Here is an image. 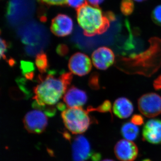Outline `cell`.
Here are the masks:
<instances>
[{"instance_id":"cell-34","label":"cell","mask_w":161,"mask_h":161,"mask_svg":"<svg viewBox=\"0 0 161 161\" xmlns=\"http://www.w3.org/2000/svg\"></svg>"},{"instance_id":"cell-23","label":"cell","mask_w":161,"mask_h":161,"mask_svg":"<svg viewBox=\"0 0 161 161\" xmlns=\"http://www.w3.org/2000/svg\"><path fill=\"white\" fill-rule=\"evenodd\" d=\"M8 44L6 40L1 38V58L3 59H6V57L5 53L7 52Z\"/></svg>"},{"instance_id":"cell-20","label":"cell","mask_w":161,"mask_h":161,"mask_svg":"<svg viewBox=\"0 0 161 161\" xmlns=\"http://www.w3.org/2000/svg\"><path fill=\"white\" fill-rule=\"evenodd\" d=\"M151 17L153 23L161 26V5L157 6L153 10Z\"/></svg>"},{"instance_id":"cell-29","label":"cell","mask_w":161,"mask_h":161,"mask_svg":"<svg viewBox=\"0 0 161 161\" xmlns=\"http://www.w3.org/2000/svg\"><path fill=\"white\" fill-rule=\"evenodd\" d=\"M87 3H90L91 5L95 6H98L102 4L104 0H86Z\"/></svg>"},{"instance_id":"cell-33","label":"cell","mask_w":161,"mask_h":161,"mask_svg":"<svg viewBox=\"0 0 161 161\" xmlns=\"http://www.w3.org/2000/svg\"><path fill=\"white\" fill-rule=\"evenodd\" d=\"M143 161H150V160L146 159V160H144Z\"/></svg>"},{"instance_id":"cell-32","label":"cell","mask_w":161,"mask_h":161,"mask_svg":"<svg viewBox=\"0 0 161 161\" xmlns=\"http://www.w3.org/2000/svg\"><path fill=\"white\" fill-rule=\"evenodd\" d=\"M102 161H114L112 160H111V159H105V160H104Z\"/></svg>"},{"instance_id":"cell-3","label":"cell","mask_w":161,"mask_h":161,"mask_svg":"<svg viewBox=\"0 0 161 161\" xmlns=\"http://www.w3.org/2000/svg\"><path fill=\"white\" fill-rule=\"evenodd\" d=\"M78 24L87 36L103 34L110 26V21L98 6L87 3L77 9Z\"/></svg>"},{"instance_id":"cell-18","label":"cell","mask_w":161,"mask_h":161,"mask_svg":"<svg viewBox=\"0 0 161 161\" xmlns=\"http://www.w3.org/2000/svg\"><path fill=\"white\" fill-rule=\"evenodd\" d=\"M21 68L27 79H32L34 76V66L33 64L26 61H21Z\"/></svg>"},{"instance_id":"cell-2","label":"cell","mask_w":161,"mask_h":161,"mask_svg":"<svg viewBox=\"0 0 161 161\" xmlns=\"http://www.w3.org/2000/svg\"><path fill=\"white\" fill-rule=\"evenodd\" d=\"M56 75L57 72L53 70L39 76V84L33 90L35 101L32 106L36 109L43 110L45 107L54 105L66 93L71 82L72 74L63 72L59 77Z\"/></svg>"},{"instance_id":"cell-15","label":"cell","mask_w":161,"mask_h":161,"mask_svg":"<svg viewBox=\"0 0 161 161\" xmlns=\"http://www.w3.org/2000/svg\"><path fill=\"white\" fill-rule=\"evenodd\" d=\"M121 132L125 139L132 141L137 138L139 130L136 125L129 122L125 123L123 125L121 129Z\"/></svg>"},{"instance_id":"cell-22","label":"cell","mask_w":161,"mask_h":161,"mask_svg":"<svg viewBox=\"0 0 161 161\" xmlns=\"http://www.w3.org/2000/svg\"><path fill=\"white\" fill-rule=\"evenodd\" d=\"M87 3L86 0H67V4L73 8H79Z\"/></svg>"},{"instance_id":"cell-9","label":"cell","mask_w":161,"mask_h":161,"mask_svg":"<svg viewBox=\"0 0 161 161\" xmlns=\"http://www.w3.org/2000/svg\"><path fill=\"white\" fill-rule=\"evenodd\" d=\"M115 155L120 161H134L138 155L137 146L132 141L121 140L115 145Z\"/></svg>"},{"instance_id":"cell-14","label":"cell","mask_w":161,"mask_h":161,"mask_svg":"<svg viewBox=\"0 0 161 161\" xmlns=\"http://www.w3.org/2000/svg\"><path fill=\"white\" fill-rule=\"evenodd\" d=\"M134 107L131 101L125 97L116 99L113 105V112L120 119H126L133 113Z\"/></svg>"},{"instance_id":"cell-4","label":"cell","mask_w":161,"mask_h":161,"mask_svg":"<svg viewBox=\"0 0 161 161\" xmlns=\"http://www.w3.org/2000/svg\"><path fill=\"white\" fill-rule=\"evenodd\" d=\"M88 112L81 108H68L62 112L61 117L70 132L80 135L87 130L91 124Z\"/></svg>"},{"instance_id":"cell-19","label":"cell","mask_w":161,"mask_h":161,"mask_svg":"<svg viewBox=\"0 0 161 161\" xmlns=\"http://www.w3.org/2000/svg\"><path fill=\"white\" fill-rule=\"evenodd\" d=\"M88 112L91 111H98L100 112H109L112 114V103L109 100H105L100 106L96 108H88Z\"/></svg>"},{"instance_id":"cell-7","label":"cell","mask_w":161,"mask_h":161,"mask_svg":"<svg viewBox=\"0 0 161 161\" xmlns=\"http://www.w3.org/2000/svg\"><path fill=\"white\" fill-rule=\"evenodd\" d=\"M68 66L72 74L83 76L91 71L92 69V61L86 55L77 53L72 55L70 58Z\"/></svg>"},{"instance_id":"cell-31","label":"cell","mask_w":161,"mask_h":161,"mask_svg":"<svg viewBox=\"0 0 161 161\" xmlns=\"http://www.w3.org/2000/svg\"><path fill=\"white\" fill-rule=\"evenodd\" d=\"M134 1L138 2V3H141V2H144V1H147V0H134Z\"/></svg>"},{"instance_id":"cell-6","label":"cell","mask_w":161,"mask_h":161,"mask_svg":"<svg viewBox=\"0 0 161 161\" xmlns=\"http://www.w3.org/2000/svg\"><path fill=\"white\" fill-rule=\"evenodd\" d=\"M46 114L40 110L30 111L25 115L23 123L25 129L29 132L39 134L43 132L47 125Z\"/></svg>"},{"instance_id":"cell-10","label":"cell","mask_w":161,"mask_h":161,"mask_svg":"<svg viewBox=\"0 0 161 161\" xmlns=\"http://www.w3.org/2000/svg\"><path fill=\"white\" fill-rule=\"evenodd\" d=\"M74 23L71 18L64 14H59L52 21L50 29L52 32L58 37H64L71 33Z\"/></svg>"},{"instance_id":"cell-11","label":"cell","mask_w":161,"mask_h":161,"mask_svg":"<svg viewBox=\"0 0 161 161\" xmlns=\"http://www.w3.org/2000/svg\"><path fill=\"white\" fill-rule=\"evenodd\" d=\"M72 158L74 161H85L91 155V147L89 141L83 135L75 137L72 144Z\"/></svg>"},{"instance_id":"cell-16","label":"cell","mask_w":161,"mask_h":161,"mask_svg":"<svg viewBox=\"0 0 161 161\" xmlns=\"http://www.w3.org/2000/svg\"><path fill=\"white\" fill-rule=\"evenodd\" d=\"M36 64L38 70L42 74L47 72L48 68V62L47 57L45 53H40L37 55L36 59Z\"/></svg>"},{"instance_id":"cell-25","label":"cell","mask_w":161,"mask_h":161,"mask_svg":"<svg viewBox=\"0 0 161 161\" xmlns=\"http://www.w3.org/2000/svg\"><path fill=\"white\" fill-rule=\"evenodd\" d=\"M90 86L93 88L97 89L99 87L98 85V76L97 75H93L92 76V78H91L90 83Z\"/></svg>"},{"instance_id":"cell-12","label":"cell","mask_w":161,"mask_h":161,"mask_svg":"<svg viewBox=\"0 0 161 161\" xmlns=\"http://www.w3.org/2000/svg\"><path fill=\"white\" fill-rule=\"evenodd\" d=\"M144 139L150 143L161 144V120L151 119L146 123L143 130Z\"/></svg>"},{"instance_id":"cell-5","label":"cell","mask_w":161,"mask_h":161,"mask_svg":"<svg viewBox=\"0 0 161 161\" xmlns=\"http://www.w3.org/2000/svg\"><path fill=\"white\" fill-rule=\"evenodd\" d=\"M140 112L148 118H153L161 113V97L155 93L142 95L138 100Z\"/></svg>"},{"instance_id":"cell-13","label":"cell","mask_w":161,"mask_h":161,"mask_svg":"<svg viewBox=\"0 0 161 161\" xmlns=\"http://www.w3.org/2000/svg\"><path fill=\"white\" fill-rule=\"evenodd\" d=\"M63 100L69 108H81L87 101V95L84 91L72 86L64 94Z\"/></svg>"},{"instance_id":"cell-1","label":"cell","mask_w":161,"mask_h":161,"mask_svg":"<svg viewBox=\"0 0 161 161\" xmlns=\"http://www.w3.org/2000/svg\"><path fill=\"white\" fill-rule=\"evenodd\" d=\"M150 46L139 54H132L128 57H118L115 66L129 75H139L151 77L161 66V39L150 38Z\"/></svg>"},{"instance_id":"cell-28","label":"cell","mask_w":161,"mask_h":161,"mask_svg":"<svg viewBox=\"0 0 161 161\" xmlns=\"http://www.w3.org/2000/svg\"><path fill=\"white\" fill-rule=\"evenodd\" d=\"M153 87L156 90L161 91V75L154 80Z\"/></svg>"},{"instance_id":"cell-30","label":"cell","mask_w":161,"mask_h":161,"mask_svg":"<svg viewBox=\"0 0 161 161\" xmlns=\"http://www.w3.org/2000/svg\"><path fill=\"white\" fill-rule=\"evenodd\" d=\"M57 107H58V109L60 110L61 111H64L66 109L65 108V105L63 103H58V104L57 105Z\"/></svg>"},{"instance_id":"cell-27","label":"cell","mask_w":161,"mask_h":161,"mask_svg":"<svg viewBox=\"0 0 161 161\" xmlns=\"http://www.w3.org/2000/svg\"><path fill=\"white\" fill-rule=\"evenodd\" d=\"M105 15L110 22H115L116 19L115 14L112 11H107L105 13Z\"/></svg>"},{"instance_id":"cell-26","label":"cell","mask_w":161,"mask_h":161,"mask_svg":"<svg viewBox=\"0 0 161 161\" xmlns=\"http://www.w3.org/2000/svg\"><path fill=\"white\" fill-rule=\"evenodd\" d=\"M68 52V47L65 45L60 44L57 47V52L61 56L66 54Z\"/></svg>"},{"instance_id":"cell-17","label":"cell","mask_w":161,"mask_h":161,"mask_svg":"<svg viewBox=\"0 0 161 161\" xmlns=\"http://www.w3.org/2000/svg\"><path fill=\"white\" fill-rule=\"evenodd\" d=\"M135 9V5L132 0H122L120 5V9L122 13L126 16L131 15Z\"/></svg>"},{"instance_id":"cell-8","label":"cell","mask_w":161,"mask_h":161,"mask_svg":"<svg viewBox=\"0 0 161 161\" xmlns=\"http://www.w3.org/2000/svg\"><path fill=\"white\" fill-rule=\"evenodd\" d=\"M92 63L98 69L106 70L115 62V56L112 49L102 47L95 50L92 56Z\"/></svg>"},{"instance_id":"cell-24","label":"cell","mask_w":161,"mask_h":161,"mask_svg":"<svg viewBox=\"0 0 161 161\" xmlns=\"http://www.w3.org/2000/svg\"><path fill=\"white\" fill-rule=\"evenodd\" d=\"M131 121V122L136 125H142L143 123L144 119L142 115H135L132 116Z\"/></svg>"},{"instance_id":"cell-21","label":"cell","mask_w":161,"mask_h":161,"mask_svg":"<svg viewBox=\"0 0 161 161\" xmlns=\"http://www.w3.org/2000/svg\"><path fill=\"white\" fill-rule=\"evenodd\" d=\"M40 3L49 6H62L67 4V0H37Z\"/></svg>"}]
</instances>
